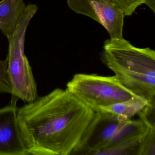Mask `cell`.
Listing matches in <instances>:
<instances>
[{
    "mask_svg": "<svg viewBox=\"0 0 155 155\" xmlns=\"http://www.w3.org/2000/svg\"><path fill=\"white\" fill-rule=\"evenodd\" d=\"M95 114L68 90L59 88L18 108L28 155L74 154Z\"/></svg>",
    "mask_w": 155,
    "mask_h": 155,
    "instance_id": "6da1fadb",
    "label": "cell"
},
{
    "mask_svg": "<svg viewBox=\"0 0 155 155\" xmlns=\"http://www.w3.org/2000/svg\"><path fill=\"white\" fill-rule=\"evenodd\" d=\"M101 60L124 87L155 101V51L136 48L123 38H110L104 42Z\"/></svg>",
    "mask_w": 155,
    "mask_h": 155,
    "instance_id": "7a4b0ae2",
    "label": "cell"
},
{
    "mask_svg": "<svg viewBox=\"0 0 155 155\" xmlns=\"http://www.w3.org/2000/svg\"><path fill=\"white\" fill-rule=\"evenodd\" d=\"M38 10L36 4L26 5L15 30L8 40V51L6 60L12 87L10 103L17 104L19 100L29 103L38 97L32 68L25 55L27 29Z\"/></svg>",
    "mask_w": 155,
    "mask_h": 155,
    "instance_id": "3957f363",
    "label": "cell"
},
{
    "mask_svg": "<svg viewBox=\"0 0 155 155\" xmlns=\"http://www.w3.org/2000/svg\"><path fill=\"white\" fill-rule=\"evenodd\" d=\"M150 128L139 118L123 120L109 114L96 112L73 154L94 155L100 150L142 137Z\"/></svg>",
    "mask_w": 155,
    "mask_h": 155,
    "instance_id": "277c9868",
    "label": "cell"
},
{
    "mask_svg": "<svg viewBox=\"0 0 155 155\" xmlns=\"http://www.w3.org/2000/svg\"><path fill=\"white\" fill-rule=\"evenodd\" d=\"M66 89L94 110L128 100L137 95L120 83L115 76L77 73L67 84Z\"/></svg>",
    "mask_w": 155,
    "mask_h": 155,
    "instance_id": "5b68a950",
    "label": "cell"
},
{
    "mask_svg": "<svg viewBox=\"0 0 155 155\" xmlns=\"http://www.w3.org/2000/svg\"><path fill=\"white\" fill-rule=\"evenodd\" d=\"M67 3L76 13L87 16L101 24L110 38H123L125 16L110 0H68Z\"/></svg>",
    "mask_w": 155,
    "mask_h": 155,
    "instance_id": "8992f818",
    "label": "cell"
},
{
    "mask_svg": "<svg viewBox=\"0 0 155 155\" xmlns=\"http://www.w3.org/2000/svg\"><path fill=\"white\" fill-rule=\"evenodd\" d=\"M17 104L0 108V155H28L18 119Z\"/></svg>",
    "mask_w": 155,
    "mask_h": 155,
    "instance_id": "52a82bcc",
    "label": "cell"
},
{
    "mask_svg": "<svg viewBox=\"0 0 155 155\" xmlns=\"http://www.w3.org/2000/svg\"><path fill=\"white\" fill-rule=\"evenodd\" d=\"M26 5L24 0L0 1V30L8 40L15 30Z\"/></svg>",
    "mask_w": 155,
    "mask_h": 155,
    "instance_id": "ba28073f",
    "label": "cell"
},
{
    "mask_svg": "<svg viewBox=\"0 0 155 155\" xmlns=\"http://www.w3.org/2000/svg\"><path fill=\"white\" fill-rule=\"evenodd\" d=\"M149 103L146 98L137 95L125 101L109 106L97 107L93 110L96 112L112 115L123 120H130L138 114Z\"/></svg>",
    "mask_w": 155,
    "mask_h": 155,
    "instance_id": "9c48e42d",
    "label": "cell"
},
{
    "mask_svg": "<svg viewBox=\"0 0 155 155\" xmlns=\"http://www.w3.org/2000/svg\"><path fill=\"white\" fill-rule=\"evenodd\" d=\"M144 136L134 138L108 148L100 150L94 155H137L140 144Z\"/></svg>",
    "mask_w": 155,
    "mask_h": 155,
    "instance_id": "30bf717a",
    "label": "cell"
},
{
    "mask_svg": "<svg viewBox=\"0 0 155 155\" xmlns=\"http://www.w3.org/2000/svg\"><path fill=\"white\" fill-rule=\"evenodd\" d=\"M137 155H155V129L150 128L141 139Z\"/></svg>",
    "mask_w": 155,
    "mask_h": 155,
    "instance_id": "8fae6325",
    "label": "cell"
},
{
    "mask_svg": "<svg viewBox=\"0 0 155 155\" xmlns=\"http://www.w3.org/2000/svg\"><path fill=\"white\" fill-rule=\"evenodd\" d=\"M12 87L8 73L6 60H0V96L3 94H11Z\"/></svg>",
    "mask_w": 155,
    "mask_h": 155,
    "instance_id": "7c38bea8",
    "label": "cell"
},
{
    "mask_svg": "<svg viewBox=\"0 0 155 155\" xmlns=\"http://www.w3.org/2000/svg\"><path fill=\"white\" fill-rule=\"evenodd\" d=\"M123 12L124 16H131L136 9L144 4V0H110Z\"/></svg>",
    "mask_w": 155,
    "mask_h": 155,
    "instance_id": "4fadbf2b",
    "label": "cell"
},
{
    "mask_svg": "<svg viewBox=\"0 0 155 155\" xmlns=\"http://www.w3.org/2000/svg\"><path fill=\"white\" fill-rule=\"evenodd\" d=\"M155 101L150 102L138 114L141 120L148 127L155 129Z\"/></svg>",
    "mask_w": 155,
    "mask_h": 155,
    "instance_id": "5bb4252c",
    "label": "cell"
},
{
    "mask_svg": "<svg viewBox=\"0 0 155 155\" xmlns=\"http://www.w3.org/2000/svg\"><path fill=\"white\" fill-rule=\"evenodd\" d=\"M144 4L147 5L155 13V0H144Z\"/></svg>",
    "mask_w": 155,
    "mask_h": 155,
    "instance_id": "9a60e30c",
    "label": "cell"
}]
</instances>
